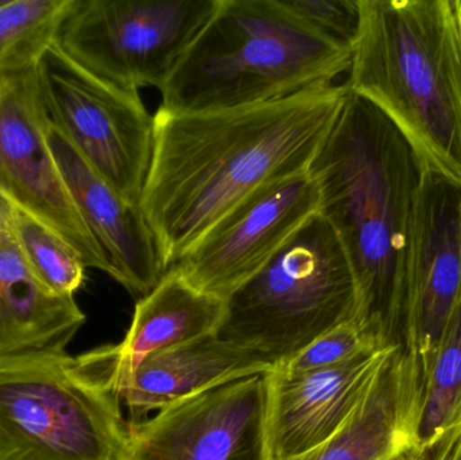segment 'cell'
Returning a JSON list of instances; mask_svg holds the SVG:
<instances>
[{
	"instance_id": "cell-1",
	"label": "cell",
	"mask_w": 461,
	"mask_h": 460,
	"mask_svg": "<svg viewBox=\"0 0 461 460\" xmlns=\"http://www.w3.org/2000/svg\"><path fill=\"white\" fill-rule=\"evenodd\" d=\"M349 92L347 83L330 84L232 110L157 111L140 210L167 270L254 192L308 173Z\"/></svg>"
},
{
	"instance_id": "cell-2",
	"label": "cell",
	"mask_w": 461,
	"mask_h": 460,
	"mask_svg": "<svg viewBox=\"0 0 461 460\" xmlns=\"http://www.w3.org/2000/svg\"><path fill=\"white\" fill-rule=\"evenodd\" d=\"M425 167L373 103L348 99L309 176L319 215L335 230L354 272L357 320L395 342L414 202Z\"/></svg>"
},
{
	"instance_id": "cell-3",
	"label": "cell",
	"mask_w": 461,
	"mask_h": 460,
	"mask_svg": "<svg viewBox=\"0 0 461 460\" xmlns=\"http://www.w3.org/2000/svg\"><path fill=\"white\" fill-rule=\"evenodd\" d=\"M349 91L402 132L427 169L461 183V41L455 0H359Z\"/></svg>"
},
{
	"instance_id": "cell-4",
	"label": "cell",
	"mask_w": 461,
	"mask_h": 460,
	"mask_svg": "<svg viewBox=\"0 0 461 460\" xmlns=\"http://www.w3.org/2000/svg\"><path fill=\"white\" fill-rule=\"evenodd\" d=\"M352 48L290 14L279 0H219L161 91L159 110L210 113L265 104L335 84Z\"/></svg>"
},
{
	"instance_id": "cell-5",
	"label": "cell",
	"mask_w": 461,
	"mask_h": 460,
	"mask_svg": "<svg viewBox=\"0 0 461 460\" xmlns=\"http://www.w3.org/2000/svg\"><path fill=\"white\" fill-rule=\"evenodd\" d=\"M357 315L348 257L335 230L317 213L227 299L216 337L260 354L276 367Z\"/></svg>"
},
{
	"instance_id": "cell-6",
	"label": "cell",
	"mask_w": 461,
	"mask_h": 460,
	"mask_svg": "<svg viewBox=\"0 0 461 460\" xmlns=\"http://www.w3.org/2000/svg\"><path fill=\"white\" fill-rule=\"evenodd\" d=\"M129 439L119 397L73 356L0 364V460H124Z\"/></svg>"
},
{
	"instance_id": "cell-7",
	"label": "cell",
	"mask_w": 461,
	"mask_h": 460,
	"mask_svg": "<svg viewBox=\"0 0 461 460\" xmlns=\"http://www.w3.org/2000/svg\"><path fill=\"white\" fill-rule=\"evenodd\" d=\"M219 0H73L57 43L123 91L161 89Z\"/></svg>"
},
{
	"instance_id": "cell-8",
	"label": "cell",
	"mask_w": 461,
	"mask_h": 460,
	"mask_svg": "<svg viewBox=\"0 0 461 460\" xmlns=\"http://www.w3.org/2000/svg\"><path fill=\"white\" fill-rule=\"evenodd\" d=\"M49 122L127 203L140 207L156 118L138 92L100 80L53 43L37 68Z\"/></svg>"
},
{
	"instance_id": "cell-9",
	"label": "cell",
	"mask_w": 461,
	"mask_h": 460,
	"mask_svg": "<svg viewBox=\"0 0 461 460\" xmlns=\"http://www.w3.org/2000/svg\"><path fill=\"white\" fill-rule=\"evenodd\" d=\"M461 300V183L425 167L401 283L400 345L425 385Z\"/></svg>"
},
{
	"instance_id": "cell-10",
	"label": "cell",
	"mask_w": 461,
	"mask_h": 460,
	"mask_svg": "<svg viewBox=\"0 0 461 460\" xmlns=\"http://www.w3.org/2000/svg\"><path fill=\"white\" fill-rule=\"evenodd\" d=\"M50 127L37 69L0 72V194L61 235L86 269L110 272L78 213L49 146Z\"/></svg>"
},
{
	"instance_id": "cell-11",
	"label": "cell",
	"mask_w": 461,
	"mask_h": 460,
	"mask_svg": "<svg viewBox=\"0 0 461 460\" xmlns=\"http://www.w3.org/2000/svg\"><path fill=\"white\" fill-rule=\"evenodd\" d=\"M317 213L309 173L276 181L219 219L172 269L203 293L227 300Z\"/></svg>"
},
{
	"instance_id": "cell-12",
	"label": "cell",
	"mask_w": 461,
	"mask_h": 460,
	"mask_svg": "<svg viewBox=\"0 0 461 460\" xmlns=\"http://www.w3.org/2000/svg\"><path fill=\"white\" fill-rule=\"evenodd\" d=\"M268 383L249 375L129 424L124 460H267Z\"/></svg>"
},
{
	"instance_id": "cell-13",
	"label": "cell",
	"mask_w": 461,
	"mask_h": 460,
	"mask_svg": "<svg viewBox=\"0 0 461 460\" xmlns=\"http://www.w3.org/2000/svg\"><path fill=\"white\" fill-rule=\"evenodd\" d=\"M400 347V343H389L328 369L267 373V460L301 458L327 442Z\"/></svg>"
},
{
	"instance_id": "cell-14",
	"label": "cell",
	"mask_w": 461,
	"mask_h": 460,
	"mask_svg": "<svg viewBox=\"0 0 461 460\" xmlns=\"http://www.w3.org/2000/svg\"><path fill=\"white\" fill-rule=\"evenodd\" d=\"M226 308L227 300L203 293L170 267L156 288L138 300L124 339L75 356L76 365L91 383L118 396L146 359L216 334Z\"/></svg>"
},
{
	"instance_id": "cell-15",
	"label": "cell",
	"mask_w": 461,
	"mask_h": 460,
	"mask_svg": "<svg viewBox=\"0 0 461 460\" xmlns=\"http://www.w3.org/2000/svg\"><path fill=\"white\" fill-rule=\"evenodd\" d=\"M48 140L78 213L104 253L108 275L135 296L150 293L167 267L140 207L127 203L51 124Z\"/></svg>"
},
{
	"instance_id": "cell-16",
	"label": "cell",
	"mask_w": 461,
	"mask_h": 460,
	"mask_svg": "<svg viewBox=\"0 0 461 460\" xmlns=\"http://www.w3.org/2000/svg\"><path fill=\"white\" fill-rule=\"evenodd\" d=\"M424 385L402 346L348 420L294 460H411L419 446Z\"/></svg>"
},
{
	"instance_id": "cell-17",
	"label": "cell",
	"mask_w": 461,
	"mask_h": 460,
	"mask_svg": "<svg viewBox=\"0 0 461 460\" xmlns=\"http://www.w3.org/2000/svg\"><path fill=\"white\" fill-rule=\"evenodd\" d=\"M273 369L260 354L207 335L143 361L119 388L118 397L129 410V424H138L151 412L213 386Z\"/></svg>"
},
{
	"instance_id": "cell-18",
	"label": "cell",
	"mask_w": 461,
	"mask_h": 460,
	"mask_svg": "<svg viewBox=\"0 0 461 460\" xmlns=\"http://www.w3.org/2000/svg\"><path fill=\"white\" fill-rule=\"evenodd\" d=\"M75 297L50 293L35 277L11 229L0 235V364L67 353L86 323Z\"/></svg>"
},
{
	"instance_id": "cell-19",
	"label": "cell",
	"mask_w": 461,
	"mask_h": 460,
	"mask_svg": "<svg viewBox=\"0 0 461 460\" xmlns=\"http://www.w3.org/2000/svg\"><path fill=\"white\" fill-rule=\"evenodd\" d=\"M411 460H461V300L425 381Z\"/></svg>"
},
{
	"instance_id": "cell-20",
	"label": "cell",
	"mask_w": 461,
	"mask_h": 460,
	"mask_svg": "<svg viewBox=\"0 0 461 460\" xmlns=\"http://www.w3.org/2000/svg\"><path fill=\"white\" fill-rule=\"evenodd\" d=\"M73 0H0V72L37 69Z\"/></svg>"
},
{
	"instance_id": "cell-21",
	"label": "cell",
	"mask_w": 461,
	"mask_h": 460,
	"mask_svg": "<svg viewBox=\"0 0 461 460\" xmlns=\"http://www.w3.org/2000/svg\"><path fill=\"white\" fill-rule=\"evenodd\" d=\"M11 231L38 281L56 296L75 297L86 280V266L75 248L50 227L19 210Z\"/></svg>"
},
{
	"instance_id": "cell-22",
	"label": "cell",
	"mask_w": 461,
	"mask_h": 460,
	"mask_svg": "<svg viewBox=\"0 0 461 460\" xmlns=\"http://www.w3.org/2000/svg\"><path fill=\"white\" fill-rule=\"evenodd\" d=\"M389 343H397L381 332L368 329L357 319L344 321L320 335L300 353L274 369L285 373H305L348 364Z\"/></svg>"
},
{
	"instance_id": "cell-23",
	"label": "cell",
	"mask_w": 461,
	"mask_h": 460,
	"mask_svg": "<svg viewBox=\"0 0 461 460\" xmlns=\"http://www.w3.org/2000/svg\"><path fill=\"white\" fill-rule=\"evenodd\" d=\"M303 23L352 48L360 23L359 0H279Z\"/></svg>"
},
{
	"instance_id": "cell-24",
	"label": "cell",
	"mask_w": 461,
	"mask_h": 460,
	"mask_svg": "<svg viewBox=\"0 0 461 460\" xmlns=\"http://www.w3.org/2000/svg\"><path fill=\"white\" fill-rule=\"evenodd\" d=\"M15 210L16 208L0 194V235L11 229Z\"/></svg>"
},
{
	"instance_id": "cell-25",
	"label": "cell",
	"mask_w": 461,
	"mask_h": 460,
	"mask_svg": "<svg viewBox=\"0 0 461 460\" xmlns=\"http://www.w3.org/2000/svg\"><path fill=\"white\" fill-rule=\"evenodd\" d=\"M455 7H456L457 26H459V34L461 41V0H455Z\"/></svg>"
}]
</instances>
